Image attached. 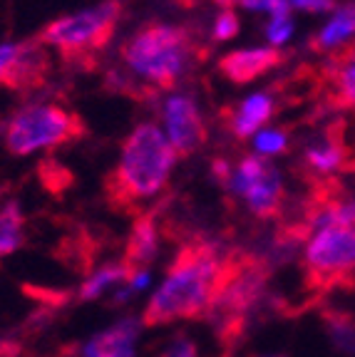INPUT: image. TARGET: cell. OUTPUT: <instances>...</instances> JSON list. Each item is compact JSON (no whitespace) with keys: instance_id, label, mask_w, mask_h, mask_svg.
Returning <instances> with one entry per match:
<instances>
[{"instance_id":"1","label":"cell","mask_w":355,"mask_h":357,"mask_svg":"<svg viewBox=\"0 0 355 357\" xmlns=\"http://www.w3.org/2000/svg\"><path fill=\"white\" fill-rule=\"evenodd\" d=\"M241 258L244 256L239 253H222L211 241H187L172 258L157 293L147 303L142 325L159 328L177 320L209 318L231 285Z\"/></svg>"},{"instance_id":"7","label":"cell","mask_w":355,"mask_h":357,"mask_svg":"<svg viewBox=\"0 0 355 357\" xmlns=\"http://www.w3.org/2000/svg\"><path fill=\"white\" fill-rule=\"evenodd\" d=\"M229 191L246 201V206L259 218H276L283 206L281 174L263 156H244L231 172Z\"/></svg>"},{"instance_id":"9","label":"cell","mask_w":355,"mask_h":357,"mask_svg":"<svg viewBox=\"0 0 355 357\" xmlns=\"http://www.w3.org/2000/svg\"><path fill=\"white\" fill-rule=\"evenodd\" d=\"M283 55L276 47H241L231 50L219 60V73L236 84H249L256 77L271 73L273 67L281 65Z\"/></svg>"},{"instance_id":"19","label":"cell","mask_w":355,"mask_h":357,"mask_svg":"<svg viewBox=\"0 0 355 357\" xmlns=\"http://www.w3.org/2000/svg\"><path fill=\"white\" fill-rule=\"evenodd\" d=\"M286 146H289V137H286L283 129H261L254 137V149L259 154H266V156L281 154Z\"/></svg>"},{"instance_id":"14","label":"cell","mask_w":355,"mask_h":357,"mask_svg":"<svg viewBox=\"0 0 355 357\" xmlns=\"http://www.w3.org/2000/svg\"><path fill=\"white\" fill-rule=\"evenodd\" d=\"M348 162V146L340 134H326L305 149V164L318 174L338 172Z\"/></svg>"},{"instance_id":"4","label":"cell","mask_w":355,"mask_h":357,"mask_svg":"<svg viewBox=\"0 0 355 357\" xmlns=\"http://www.w3.org/2000/svg\"><path fill=\"white\" fill-rule=\"evenodd\" d=\"M82 132L85 127L78 114L52 102H38L13 114L3 142L13 156H30L35 151H48L80 139Z\"/></svg>"},{"instance_id":"2","label":"cell","mask_w":355,"mask_h":357,"mask_svg":"<svg viewBox=\"0 0 355 357\" xmlns=\"http://www.w3.org/2000/svg\"><path fill=\"white\" fill-rule=\"evenodd\" d=\"M174 164L177 151L159 124H137L122 142L119 159L105 181L107 204L117 211H134L139 201L164 191Z\"/></svg>"},{"instance_id":"15","label":"cell","mask_w":355,"mask_h":357,"mask_svg":"<svg viewBox=\"0 0 355 357\" xmlns=\"http://www.w3.org/2000/svg\"><path fill=\"white\" fill-rule=\"evenodd\" d=\"M134 275H137V273H132V271H129L122 261H119V263H107V266L97 268V271H94V273L85 280L82 288H80V293H78V301L80 303L97 301V298H102L107 290L117 288V285H124V290H127ZM124 290H122V296H124Z\"/></svg>"},{"instance_id":"13","label":"cell","mask_w":355,"mask_h":357,"mask_svg":"<svg viewBox=\"0 0 355 357\" xmlns=\"http://www.w3.org/2000/svg\"><path fill=\"white\" fill-rule=\"evenodd\" d=\"M331 97L338 107L355 109V47H348L331 62Z\"/></svg>"},{"instance_id":"20","label":"cell","mask_w":355,"mask_h":357,"mask_svg":"<svg viewBox=\"0 0 355 357\" xmlns=\"http://www.w3.org/2000/svg\"><path fill=\"white\" fill-rule=\"evenodd\" d=\"M239 28H241V22H239V17H236V13H233L231 8H224V10L217 15V20H214L211 35H214V40L226 43V40L239 35Z\"/></svg>"},{"instance_id":"12","label":"cell","mask_w":355,"mask_h":357,"mask_svg":"<svg viewBox=\"0 0 355 357\" xmlns=\"http://www.w3.org/2000/svg\"><path fill=\"white\" fill-rule=\"evenodd\" d=\"M271 114H273V100L266 92H254V95H249L231 117L233 137L246 139V137L259 134L263 129V124L271 119Z\"/></svg>"},{"instance_id":"23","label":"cell","mask_w":355,"mask_h":357,"mask_svg":"<svg viewBox=\"0 0 355 357\" xmlns=\"http://www.w3.org/2000/svg\"><path fill=\"white\" fill-rule=\"evenodd\" d=\"M159 357H199V347H196V342L191 340V337L179 335V337H174V340L164 347V352H161Z\"/></svg>"},{"instance_id":"10","label":"cell","mask_w":355,"mask_h":357,"mask_svg":"<svg viewBox=\"0 0 355 357\" xmlns=\"http://www.w3.org/2000/svg\"><path fill=\"white\" fill-rule=\"evenodd\" d=\"M159 251V229H157V211L139 213L132 221L127 243H124L122 263L132 273H147Z\"/></svg>"},{"instance_id":"16","label":"cell","mask_w":355,"mask_h":357,"mask_svg":"<svg viewBox=\"0 0 355 357\" xmlns=\"http://www.w3.org/2000/svg\"><path fill=\"white\" fill-rule=\"evenodd\" d=\"M355 35V6H343L335 10L331 22L323 25L318 38L313 40L318 50H338L340 45H345Z\"/></svg>"},{"instance_id":"3","label":"cell","mask_w":355,"mask_h":357,"mask_svg":"<svg viewBox=\"0 0 355 357\" xmlns=\"http://www.w3.org/2000/svg\"><path fill=\"white\" fill-rule=\"evenodd\" d=\"M194 55L191 35L179 25L152 22L122 45V62L129 73L157 87H172L187 73Z\"/></svg>"},{"instance_id":"11","label":"cell","mask_w":355,"mask_h":357,"mask_svg":"<svg viewBox=\"0 0 355 357\" xmlns=\"http://www.w3.org/2000/svg\"><path fill=\"white\" fill-rule=\"evenodd\" d=\"M139 328L142 323H137L134 318H124L100 330L82 345V357H134Z\"/></svg>"},{"instance_id":"26","label":"cell","mask_w":355,"mask_h":357,"mask_svg":"<svg viewBox=\"0 0 355 357\" xmlns=\"http://www.w3.org/2000/svg\"><path fill=\"white\" fill-rule=\"evenodd\" d=\"M266 357H281V355H266Z\"/></svg>"},{"instance_id":"21","label":"cell","mask_w":355,"mask_h":357,"mask_svg":"<svg viewBox=\"0 0 355 357\" xmlns=\"http://www.w3.org/2000/svg\"><path fill=\"white\" fill-rule=\"evenodd\" d=\"M291 35H294V20H291V15H281V17H271L266 25V40L273 45V47H278V45L289 43Z\"/></svg>"},{"instance_id":"22","label":"cell","mask_w":355,"mask_h":357,"mask_svg":"<svg viewBox=\"0 0 355 357\" xmlns=\"http://www.w3.org/2000/svg\"><path fill=\"white\" fill-rule=\"evenodd\" d=\"M20 52H22V45H15V43L0 45V82H8V77H10L13 67H15Z\"/></svg>"},{"instance_id":"18","label":"cell","mask_w":355,"mask_h":357,"mask_svg":"<svg viewBox=\"0 0 355 357\" xmlns=\"http://www.w3.org/2000/svg\"><path fill=\"white\" fill-rule=\"evenodd\" d=\"M323 323L328 328V335L333 340L335 350L343 355H355V318L348 312L326 310L323 312Z\"/></svg>"},{"instance_id":"8","label":"cell","mask_w":355,"mask_h":357,"mask_svg":"<svg viewBox=\"0 0 355 357\" xmlns=\"http://www.w3.org/2000/svg\"><path fill=\"white\" fill-rule=\"evenodd\" d=\"M161 132L177 156L194 154L206 142V124L196 100L187 92H172L161 102Z\"/></svg>"},{"instance_id":"17","label":"cell","mask_w":355,"mask_h":357,"mask_svg":"<svg viewBox=\"0 0 355 357\" xmlns=\"http://www.w3.org/2000/svg\"><path fill=\"white\" fill-rule=\"evenodd\" d=\"M25 243V216L17 201H8L0 206V258L10 256Z\"/></svg>"},{"instance_id":"6","label":"cell","mask_w":355,"mask_h":357,"mask_svg":"<svg viewBox=\"0 0 355 357\" xmlns=\"http://www.w3.org/2000/svg\"><path fill=\"white\" fill-rule=\"evenodd\" d=\"M355 273V229L316 231L303 256V280L311 293H328Z\"/></svg>"},{"instance_id":"5","label":"cell","mask_w":355,"mask_h":357,"mask_svg":"<svg viewBox=\"0 0 355 357\" xmlns=\"http://www.w3.org/2000/svg\"><path fill=\"white\" fill-rule=\"evenodd\" d=\"M119 13L122 8L117 0H102L92 8L57 17L40 33V45L55 47L65 57L92 52L112 38L119 22Z\"/></svg>"},{"instance_id":"25","label":"cell","mask_w":355,"mask_h":357,"mask_svg":"<svg viewBox=\"0 0 355 357\" xmlns=\"http://www.w3.org/2000/svg\"><path fill=\"white\" fill-rule=\"evenodd\" d=\"M214 3H217V6H222V8H231V6H236V3H239V6L244 8L246 0H214Z\"/></svg>"},{"instance_id":"24","label":"cell","mask_w":355,"mask_h":357,"mask_svg":"<svg viewBox=\"0 0 355 357\" xmlns=\"http://www.w3.org/2000/svg\"><path fill=\"white\" fill-rule=\"evenodd\" d=\"M291 8L303 13H326L333 8V0H291Z\"/></svg>"}]
</instances>
